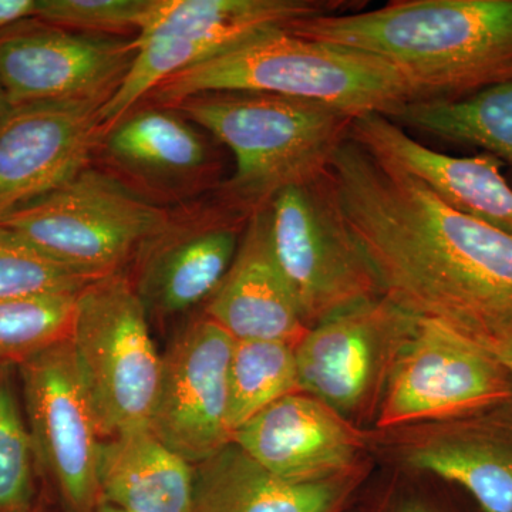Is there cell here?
<instances>
[{
    "instance_id": "35",
    "label": "cell",
    "mask_w": 512,
    "mask_h": 512,
    "mask_svg": "<svg viewBox=\"0 0 512 512\" xmlns=\"http://www.w3.org/2000/svg\"><path fill=\"white\" fill-rule=\"evenodd\" d=\"M5 365V363L0 362V366Z\"/></svg>"
},
{
    "instance_id": "30",
    "label": "cell",
    "mask_w": 512,
    "mask_h": 512,
    "mask_svg": "<svg viewBox=\"0 0 512 512\" xmlns=\"http://www.w3.org/2000/svg\"><path fill=\"white\" fill-rule=\"evenodd\" d=\"M36 15L37 0H0V35Z\"/></svg>"
},
{
    "instance_id": "2",
    "label": "cell",
    "mask_w": 512,
    "mask_h": 512,
    "mask_svg": "<svg viewBox=\"0 0 512 512\" xmlns=\"http://www.w3.org/2000/svg\"><path fill=\"white\" fill-rule=\"evenodd\" d=\"M288 30L386 60L416 101L466 99L512 80V0H397Z\"/></svg>"
},
{
    "instance_id": "28",
    "label": "cell",
    "mask_w": 512,
    "mask_h": 512,
    "mask_svg": "<svg viewBox=\"0 0 512 512\" xmlns=\"http://www.w3.org/2000/svg\"><path fill=\"white\" fill-rule=\"evenodd\" d=\"M154 0H37L36 19L97 36L140 32Z\"/></svg>"
},
{
    "instance_id": "16",
    "label": "cell",
    "mask_w": 512,
    "mask_h": 512,
    "mask_svg": "<svg viewBox=\"0 0 512 512\" xmlns=\"http://www.w3.org/2000/svg\"><path fill=\"white\" fill-rule=\"evenodd\" d=\"M247 224L222 205L168 222L137 255L133 285L148 315L170 318L207 302L227 275Z\"/></svg>"
},
{
    "instance_id": "6",
    "label": "cell",
    "mask_w": 512,
    "mask_h": 512,
    "mask_svg": "<svg viewBox=\"0 0 512 512\" xmlns=\"http://www.w3.org/2000/svg\"><path fill=\"white\" fill-rule=\"evenodd\" d=\"M69 339L103 439L150 427L161 353L133 282L116 274L87 285L77 295Z\"/></svg>"
},
{
    "instance_id": "15",
    "label": "cell",
    "mask_w": 512,
    "mask_h": 512,
    "mask_svg": "<svg viewBox=\"0 0 512 512\" xmlns=\"http://www.w3.org/2000/svg\"><path fill=\"white\" fill-rule=\"evenodd\" d=\"M103 101L12 107L0 120V220L72 180L101 141Z\"/></svg>"
},
{
    "instance_id": "5",
    "label": "cell",
    "mask_w": 512,
    "mask_h": 512,
    "mask_svg": "<svg viewBox=\"0 0 512 512\" xmlns=\"http://www.w3.org/2000/svg\"><path fill=\"white\" fill-rule=\"evenodd\" d=\"M170 214L113 174L87 165L72 180L0 220L90 281L121 274Z\"/></svg>"
},
{
    "instance_id": "12",
    "label": "cell",
    "mask_w": 512,
    "mask_h": 512,
    "mask_svg": "<svg viewBox=\"0 0 512 512\" xmlns=\"http://www.w3.org/2000/svg\"><path fill=\"white\" fill-rule=\"evenodd\" d=\"M234 343L227 330L202 315L161 353L150 429L192 466L232 443L228 379Z\"/></svg>"
},
{
    "instance_id": "20",
    "label": "cell",
    "mask_w": 512,
    "mask_h": 512,
    "mask_svg": "<svg viewBox=\"0 0 512 512\" xmlns=\"http://www.w3.org/2000/svg\"><path fill=\"white\" fill-rule=\"evenodd\" d=\"M345 5L342 0H154L136 39L190 40L208 60L251 37L338 13Z\"/></svg>"
},
{
    "instance_id": "18",
    "label": "cell",
    "mask_w": 512,
    "mask_h": 512,
    "mask_svg": "<svg viewBox=\"0 0 512 512\" xmlns=\"http://www.w3.org/2000/svg\"><path fill=\"white\" fill-rule=\"evenodd\" d=\"M269 207L249 218L237 254L204 315L235 340H279L296 346L308 332L276 259Z\"/></svg>"
},
{
    "instance_id": "34",
    "label": "cell",
    "mask_w": 512,
    "mask_h": 512,
    "mask_svg": "<svg viewBox=\"0 0 512 512\" xmlns=\"http://www.w3.org/2000/svg\"><path fill=\"white\" fill-rule=\"evenodd\" d=\"M346 512H353V511H352V510H348V511H346ZM355 512H365V511H363V510H359V511H355Z\"/></svg>"
},
{
    "instance_id": "19",
    "label": "cell",
    "mask_w": 512,
    "mask_h": 512,
    "mask_svg": "<svg viewBox=\"0 0 512 512\" xmlns=\"http://www.w3.org/2000/svg\"><path fill=\"white\" fill-rule=\"evenodd\" d=\"M372 470L292 483L269 473L231 443L195 466L192 512H346Z\"/></svg>"
},
{
    "instance_id": "23",
    "label": "cell",
    "mask_w": 512,
    "mask_h": 512,
    "mask_svg": "<svg viewBox=\"0 0 512 512\" xmlns=\"http://www.w3.org/2000/svg\"><path fill=\"white\" fill-rule=\"evenodd\" d=\"M393 121L480 148L512 174V80L466 99L413 101Z\"/></svg>"
},
{
    "instance_id": "14",
    "label": "cell",
    "mask_w": 512,
    "mask_h": 512,
    "mask_svg": "<svg viewBox=\"0 0 512 512\" xmlns=\"http://www.w3.org/2000/svg\"><path fill=\"white\" fill-rule=\"evenodd\" d=\"M232 443L266 471L292 483H316L376 466L369 430L305 392L266 407L235 431Z\"/></svg>"
},
{
    "instance_id": "13",
    "label": "cell",
    "mask_w": 512,
    "mask_h": 512,
    "mask_svg": "<svg viewBox=\"0 0 512 512\" xmlns=\"http://www.w3.org/2000/svg\"><path fill=\"white\" fill-rule=\"evenodd\" d=\"M136 56L133 40L26 20L0 35V86L10 107L113 96Z\"/></svg>"
},
{
    "instance_id": "31",
    "label": "cell",
    "mask_w": 512,
    "mask_h": 512,
    "mask_svg": "<svg viewBox=\"0 0 512 512\" xmlns=\"http://www.w3.org/2000/svg\"><path fill=\"white\" fill-rule=\"evenodd\" d=\"M387 512H444L433 501L416 494H402L393 501Z\"/></svg>"
},
{
    "instance_id": "24",
    "label": "cell",
    "mask_w": 512,
    "mask_h": 512,
    "mask_svg": "<svg viewBox=\"0 0 512 512\" xmlns=\"http://www.w3.org/2000/svg\"><path fill=\"white\" fill-rule=\"evenodd\" d=\"M228 383L229 426L234 434L266 407L301 392L295 346L279 340H235Z\"/></svg>"
},
{
    "instance_id": "1",
    "label": "cell",
    "mask_w": 512,
    "mask_h": 512,
    "mask_svg": "<svg viewBox=\"0 0 512 512\" xmlns=\"http://www.w3.org/2000/svg\"><path fill=\"white\" fill-rule=\"evenodd\" d=\"M340 211L382 293L416 318L458 322L512 306V237L454 210L348 138L329 167Z\"/></svg>"
},
{
    "instance_id": "17",
    "label": "cell",
    "mask_w": 512,
    "mask_h": 512,
    "mask_svg": "<svg viewBox=\"0 0 512 512\" xmlns=\"http://www.w3.org/2000/svg\"><path fill=\"white\" fill-rule=\"evenodd\" d=\"M349 137L419 178L454 210L512 237V184L498 158L487 153L451 157L431 150L382 114L355 117Z\"/></svg>"
},
{
    "instance_id": "25",
    "label": "cell",
    "mask_w": 512,
    "mask_h": 512,
    "mask_svg": "<svg viewBox=\"0 0 512 512\" xmlns=\"http://www.w3.org/2000/svg\"><path fill=\"white\" fill-rule=\"evenodd\" d=\"M79 293L0 301V362L19 363L70 338Z\"/></svg>"
},
{
    "instance_id": "4",
    "label": "cell",
    "mask_w": 512,
    "mask_h": 512,
    "mask_svg": "<svg viewBox=\"0 0 512 512\" xmlns=\"http://www.w3.org/2000/svg\"><path fill=\"white\" fill-rule=\"evenodd\" d=\"M171 107L231 151L235 171L221 205L245 221L278 192L328 173L355 119L318 101L265 93L197 94Z\"/></svg>"
},
{
    "instance_id": "9",
    "label": "cell",
    "mask_w": 512,
    "mask_h": 512,
    "mask_svg": "<svg viewBox=\"0 0 512 512\" xmlns=\"http://www.w3.org/2000/svg\"><path fill=\"white\" fill-rule=\"evenodd\" d=\"M19 370L37 463L67 512H97L103 436L70 339L23 360Z\"/></svg>"
},
{
    "instance_id": "8",
    "label": "cell",
    "mask_w": 512,
    "mask_h": 512,
    "mask_svg": "<svg viewBox=\"0 0 512 512\" xmlns=\"http://www.w3.org/2000/svg\"><path fill=\"white\" fill-rule=\"evenodd\" d=\"M419 322L382 295L308 329L295 346L301 392L318 397L359 429H372Z\"/></svg>"
},
{
    "instance_id": "32",
    "label": "cell",
    "mask_w": 512,
    "mask_h": 512,
    "mask_svg": "<svg viewBox=\"0 0 512 512\" xmlns=\"http://www.w3.org/2000/svg\"><path fill=\"white\" fill-rule=\"evenodd\" d=\"M12 109L10 107L8 99H6V94L3 92L2 86H0V120L9 113V110Z\"/></svg>"
},
{
    "instance_id": "22",
    "label": "cell",
    "mask_w": 512,
    "mask_h": 512,
    "mask_svg": "<svg viewBox=\"0 0 512 512\" xmlns=\"http://www.w3.org/2000/svg\"><path fill=\"white\" fill-rule=\"evenodd\" d=\"M174 107L138 104L104 131L107 160L137 183L174 187L200 177L210 148L197 128Z\"/></svg>"
},
{
    "instance_id": "33",
    "label": "cell",
    "mask_w": 512,
    "mask_h": 512,
    "mask_svg": "<svg viewBox=\"0 0 512 512\" xmlns=\"http://www.w3.org/2000/svg\"><path fill=\"white\" fill-rule=\"evenodd\" d=\"M97 512H126V511H121V510H119V508L110 507V505L101 504L99 507V510H97Z\"/></svg>"
},
{
    "instance_id": "29",
    "label": "cell",
    "mask_w": 512,
    "mask_h": 512,
    "mask_svg": "<svg viewBox=\"0 0 512 512\" xmlns=\"http://www.w3.org/2000/svg\"><path fill=\"white\" fill-rule=\"evenodd\" d=\"M443 323L473 340L512 377V306L481 318Z\"/></svg>"
},
{
    "instance_id": "21",
    "label": "cell",
    "mask_w": 512,
    "mask_h": 512,
    "mask_svg": "<svg viewBox=\"0 0 512 512\" xmlns=\"http://www.w3.org/2000/svg\"><path fill=\"white\" fill-rule=\"evenodd\" d=\"M97 474L101 504L126 512H192L195 466L150 427L103 439Z\"/></svg>"
},
{
    "instance_id": "26",
    "label": "cell",
    "mask_w": 512,
    "mask_h": 512,
    "mask_svg": "<svg viewBox=\"0 0 512 512\" xmlns=\"http://www.w3.org/2000/svg\"><path fill=\"white\" fill-rule=\"evenodd\" d=\"M35 448L9 365L0 366V512H33Z\"/></svg>"
},
{
    "instance_id": "3",
    "label": "cell",
    "mask_w": 512,
    "mask_h": 512,
    "mask_svg": "<svg viewBox=\"0 0 512 512\" xmlns=\"http://www.w3.org/2000/svg\"><path fill=\"white\" fill-rule=\"evenodd\" d=\"M218 92L275 94L318 101L352 117L382 114L392 120L417 100L386 60L275 29L168 77L143 103L171 107Z\"/></svg>"
},
{
    "instance_id": "10",
    "label": "cell",
    "mask_w": 512,
    "mask_h": 512,
    "mask_svg": "<svg viewBox=\"0 0 512 512\" xmlns=\"http://www.w3.org/2000/svg\"><path fill=\"white\" fill-rule=\"evenodd\" d=\"M510 399L512 377L493 356L446 323L420 319L372 429L453 419Z\"/></svg>"
},
{
    "instance_id": "27",
    "label": "cell",
    "mask_w": 512,
    "mask_h": 512,
    "mask_svg": "<svg viewBox=\"0 0 512 512\" xmlns=\"http://www.w3.org/2000/svg\"><path fill=\"white\" fill-rule=\"evenodd\" d=\"M92 282L0 225V301L45 293H80Z\"/></svg>"
},
{
    "instance_id": "7",
    "label": "cell",
    "mask_w": 512,
    "mask_h": 512,
    "mask_svg": "<svg viewBox=\"0 0 512 512\" xmlns=\"http://www.w3.org/2000/svg\"><path fill=\"white\" fill-rule=\"evenodd\" d=\"M269 221L276 259L306 328L383 295L340 211L329 170L278 192Z\"/></svg>"
},
{
    "instance_id": "11",
    "label": "cell",
    "mask_w": 512,
    "mask_h": 512,
    "mask_svg": "<svg viewBox=\"0 0 512 512\" xmlns=\"http://www.w3.org/2000/svg\"><path fill=\"white\" fill-rule=\"evenodd\" d=\"M369 443L376 464L456 484L483 512H512V399L453 419L370 429Z\"/></svg>"
}]
</instances>
